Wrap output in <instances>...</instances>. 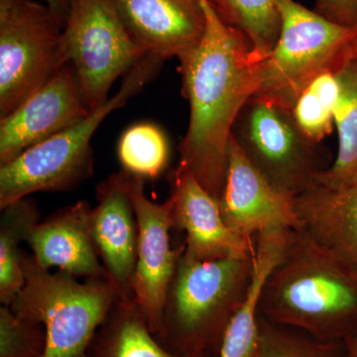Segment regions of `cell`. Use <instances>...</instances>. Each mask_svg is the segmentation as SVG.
Here are the masks:
<instances>
[{"label":"cell","mask_w":357,"mask_h":357,"mask_svg":"<svg viewBox=\"0 0 357 357\" xmlns=\"http://www.w3.org/2000/svg\"><path fill=\"white\" fill-rule=\"evenodd\" d=\"M206 30L180 60L183 93L190 103L180 162L211 197L220 201L227 177L229 141L246 102L261 83V62L243 33L220 20L203 0Z\"/></svg>","instance_id":"obj_1"},{"label":"cell","mask_w":357,"mask_h":357,"mask_svg":"<svg viewBox=\"0 0 357 357\" xmlns=\"http://www.w3.org/2000/svg\"><path fill=\"white\" fill-rule=\"evenodd\" d=\"M259 312L318 340L345 342L357 335V274L303 232L293 231L263 285Z\"/></svg>","instance_id":"obj_2"},{"label":"cell","mask_w":357,"mask_h":357,"mask_svg":"<svg viewBox=\"0 0 357 357\" xmlns=\"http://www.w3.org/2000/svg\"><path fill=\"white\" fill-rule=\"evenodd\" d=\"M252 274L253 253L210 261H195L182 255L167 293L156 337L160 344L181 356L220 351Z\"/></svg>","instance_id":"obj_3"},{"label":"cell","mask_w":357,"mask_h":357,"mask_svg":"<svg viewBox=\"0 0 357 357\" xmlns=\"http://www.w3.org/2000/svg\"><path fill=\"white\" fill-rule=\"evenodd\" d=\"M162 62L147 55L126 75L119 91L102 107L0 166V208L35 192L70 191L93 176L91 138L96 129L105 117L124 107L153 79Z\"/></svg>","instance_id":"obj_4"},{"label":"cell","mask_w":357,"mask_h":357,"mask_svg":"<svg viewBox=\"0 0 357 357\" xmlns=\"http://www.w3.org/2000/svg\"><path fill=\"white\" fill-rule=\"evenodd\" d=\"M24 286L10 305L21 318L44 326L45 357H86L98 328L119 299L107 279H86L44 269L22 252Z\"/></svg>","instance_id":"obj_5"},{"label":"cell","mask_w":357,"mask_h":357,"mask_svg":"<svg viewBox=\"0 0 357 357\" xmlns=\"http://www.w3.org/2000/svg\"><path fill=\"white\" fill-rule=\"evenodd\" d=\"M281 27L278 40L261 62L255 96L292 109L316 77L337 73L354 57L357 29L337 24L296 0H276Z\"/></svg>","instance_id":"obj_6"},{"label":"cell","mask_w":357,"mask_h":357,"mask_svg":"<svg viewBox=\"0 0 357 357\" xmlns=\"http://www.w3.org/2000/svg\"><path fill=\"white\" fill-rule=\"evenodd\" d=\"M65 20L37 0H0V119L67 65Z\"/></svg>","instance_id":"obj_7"},{"label":"cell","mask_w":357,"mask_h":357,"mask_svg":"<svg viewBox=\"0 0 357 357\" xmlns=\"http://www.w3.org/2000/svg\"><path fill=\"white\" fill-rule=\"evenodd\" d=\"M232 135L270 184L292 198L333 163L323 143L302 132L291 109L257 96L244 105Z\"/></svg>","instance_id":"obj_8"},{"label":"cell","mask_w":357,"mask_h":357,"mask_svg":"<svg viewBox=\"0 0 357 357\" xmlns=\"http://www.w3.org/2000/svg\"><path fill=\"white\" fill-rule=\"evenodd\" d=\"M61 46L91 112L107 102L115 81L148 55L131 38L114 0H70Z\"/></svg>","instance_id":"obj_9"},{"label":"cell","mask_w":357,"mask_h":357,"mask_svg":"<svg viewBox=\"0 0 357 357\" xmlns=\"http://www.w3.org/2000/svg\"><path fill=\"white\" fill-rule=\"evenodd\" d=\"M145 182L128 175V191L138 225L137 257L131 289L136 306L156 337L167 293L184 252V244L177 248L171 245L174 223L170 201L162 204L151 201L145 192Z\"/></svg>","instance_id":"obj_10"},{"label":"cell","mask_w":357,"mask_h":357,"mask_svg":"<svg viewBox=\"0 0 357 357\" xmlns=\"http://www.w3.org/2000/svg\"><path fill=\"white\" fill-rule=\"evenodd\" d=\"M76 70L65 65L10 114L0 119V166L91 114Z\"/></svg>","instance_id":"obj_11"},{"label":"cell","mask_w":357,"mask_h":357,"mask_svg":"<svg viewBox=\"0 0 357 357\" xmlns=\"http://www.w3.org/2000/svg\"><path fill=\"white\" fill-rule=\"evenodd\" d=\"M218 206L230 229L248 238L269 230L300 229L292 197L270 184L232 134L227 177Z\"/></svg>","instance_id":"obj_12"},{"label":"cell","mask_w":357,"mask_h":357,"mask_svg":"<svg viewBox=\"0 0 357 357\" xmlns=\"http://www.w3.org/2000/svg\"><path fill=\"white\" fill-rule=\"evenodd\" d=\"M174 229L184 231L185 257L210 261L229 257H248L255 238L234 232L223 220L218 202L204 189L183 164L169 174Z\"/></svg>","instance_id":"obj_13"},{"label":"cell","mask_w":357,"mask_h":357,"mask_svg":"<svg viewBox=\"0 0 357 357\" xmlns=\"http://www.w3.org/2000/svg\"><path fill=\"white\" fill-rule=\"evenodd\" d=\"M128 175L112 174L96 187L89 213L91 238L100 262L121 299H133L131 283L137 257L138 225L129 195Z\"/></svg>","instance_id":"obj_14"},{"label":"cell","mask_w":357,"mask_h":357,"mask_svg":"<svg viewBox=\"0 0 357 357\" xmlns=\"http://www.w3.org/2000/svg\"><path fill=\"white\" fill-rule=\"evenodd\" d=\"M131 38L148 55L180 59L203 38V0H114Z\"/></svg>","instance_id":"obj_15"},{"label":"cell","mask_w":357,"mask_h":357,"mask_svg":"<svg viewBox=\"0 0 357 357\" xmlns=\"http://www.w3.org/2000/svg\"><path fill=\"white\" fill-rule=\"evenodd\" d=\"M91 210L88 202L81 199L33 227L25 243L39 266L57 268L84 280L107 279L89 231Z\"/></svg>","instance_id":"obj_16"},{"label":"cell","mask_w":357,"mask_h":357,"mask_svg":"<svg viewBox=\"0 0 357 357\" xmlns=\"http://www.w3.org/2000/svg\"><path fill=\"white\" fill-rule=\"evenodd\" d=\"M293 202L297 231L357 274V182L340 188L314 183Z\"/></svg>","instance_id":"obj_17"},{"label":"cell","mask_w":357,"mask_h":357,"mask_svg":"<svg viewBox=\"0 0 357 357\" xmlns=\"http://www.w3.org/2000/svg\"><path fill=\"white\" fill-rule=\"evenodd\" d=\"M220 20L245 35L255 58L263 61L274 48L281 20L276 0H208ZM321 15L357 29V0H316Z\"/></svg>","instance_id":"obj_18"},{"label":"cell","mask_w":357,"mask_h":357,"mask_svg":"<svg viewBox=\"0 0 357 357\" xmlns=\"http://www.w3.org/2000/svg\"><path fill=\"white\" fill-rule=\"evenodd\" d=\"M293 230H269L257 234L253 251V274L241 306L223 333L218 357H253L259 335V302L263 285L280 262Z\"/></svg>","instance_id":"obj_19"},{"label":"cell","mask_w":357,"mask_h":357,"mask_svg":"<svg viewBox=\"0 0 357 357\" xmlns=\"http://www.w3.org/2000/svg\"><path fill=\"white\" fill-rule=\"evenodd\" d=\"M86 357H213L181 356L165 349L150 330L133 299L119 298L96 332Z\"/></svg>","instance_id":"obj_20"},{"label":"cell","mask_w":357,"mask_h":357,"mask_svg":"<svg viewBox=\"0 0 357 357\" xmlns=\"http://www.w3.org/2000/svg\"><path fill=\"white\" fill-rule=\"evenodd\" d=\"M340 98L335 115L337 154L314 183L332 188L357 182V60L352 57L337 73Z\"/></svg>","instance_id":"obj_21"},{"label":"cell","mask_w":357,"mask_h":357,"mask_svg":"<svg viewBox=\"0 0 357 357\" xmlns=\"http://www.w3.org/2000/svg\"><path fill=\"white\" fill-rule=\"evenodd\" d=\"M0 218V302L10 306L24 286L21 243H26L33 227L40 222L33 199H18L2 208Z\"/></svg>","instance_id":"obj_22"},{"label":"cell","mask_w":357,"mask_h":357,"mask_svg":"<svg viewBox=\"0 0 357 357\" xmlns=\"http://www.w3.org/2000/svg\"><path fill=\"white\" fill-rule=\"evenodd\" d=\"M116 153L123 172L145 181L154 180L168 166L170 146L163 130L146 122L134 124L122 133Z\"/></svg>","instance_id":"obj_23"},{"label":"cell","mask_w":357,"mask_h":357,"mask_svg":"<svg viewBox=\"0 0 357 357\" xmlns=\"http://www.w3.org/2000/svg\"><path fill=\"white\" fill-rule=\"evenodd\" d=\"M340 91L337 73H324L303 91L293 105L294 119L302 132L314 142H323L333 132Z\"/></svg>","instance_id":"obj_24"},{"label":"cell","mask_w":357,"mask_h":357,"mask_svg":"<svg viewBox=\"0 0 357 357\" xmlns=\"http://www.w3.org/2000/svg\"><path fill=\"white\" fill-rule=\"evenodd\" d=\"M253 357H347L344 342H326L259 316Z\"/></svg>","instance_id":"obj_25"},{"label":"cell","mask_w":357,"mask_h":357,"mask_svg":"<svg viewBox=\"0 0 357 357\" xmlns=\"http://www.w3.org/2000/svg\"><path fill=\"white\" fill-rule=\"evenodd\" d=\"M44 326L17 316L9 306L0 307V357H45Z\"/></svg>","instance_id":"obj_26"},{"label":"cell","mask_w":357,"mask_h":357,"mask_svg":"<svg viewBox=\"0 0 357 357\" xmlns=\"http://www.w3.org/2000/svg\"><path fill=\"white\" fill-rule=\"evenodd\" d=\"M37 1L42 2L50 7L54 13H57L66 21L68 13H69L70 0H37Z\"/></svg>","instance_id":"obj_27"},{"label":"cell","mask_w":357,"mask_h":357,"mask_svg":"<svg viewBox=\"0 0 357 357\" xmlns=\"http://www.w3.org/2000/svg\"><path fill=\"white\" fill-rule=\"evenodd\" d=\"M347 357H357V335L345 340Z\"/></svg>","instance_id":"obj_28"},{"label":"cell","mask_w":357,"mask_h":357,"mask_svg":"<svg viewBox=\"0 0 357 357\" xmlns=\"http://www.w3.org/2000/svg\"><path fill=\"white\" fill-rule=\"evenodd\" d=\"M354 57L356 58L357 60V41L356 45H354Z\"/></svg>","instance_id":"obj_29"}]
</instances>
